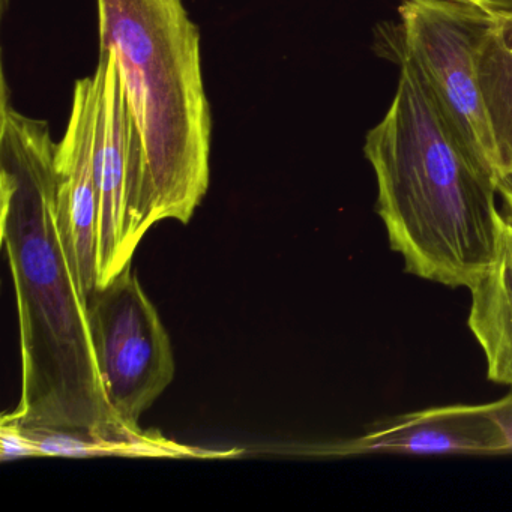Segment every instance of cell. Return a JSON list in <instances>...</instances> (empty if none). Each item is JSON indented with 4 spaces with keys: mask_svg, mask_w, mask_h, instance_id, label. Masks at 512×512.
I'll use <instances>...</instances> for the list:
<instances>
[{
    "mask_svg": "<svg viewBox=\"0 0 512 512\" xmlns=\"http://www.w3.org/2000/svg\"><path fill=\"white\" fill-rule=\"evenodd\" d=\"M505 454L487 406H445L406 413L317 454Z\"/></svg>",
    "mask_w": 512,
    "mask_h": 512,
    "instance_id": "obj_8",
    "label": "cell"
},
{
    "mask_svg": "<svg viewBox=\"0 0 512 512\" xmlns=\"http://www.w3.org/2000/svg\"><path fill=\"white\" fill-rule=\"evenodd\" d=\"M94 169L98 217L100 287L121 274L145 238L146 164L133 113L125 98L115 53L100 47ZM98 287V289H100Z\"/></svg>",
    "mask_w": 512,
    "mask_h": 512,
    "instance_id": "obj_6",
    "label": "cell"
},
{
    "mask_svg": "<svg viewBox=\"0 0 512 512\" xmlns=\"http://www.w3.org/2000/svg\"><path fill=\"white\" fill-rule=\"evenodd\" d=\"M476 68L496 142L500 179L512 172V17L487 16Z\"/></svg>",
    "mask_w": 512,
    "mask_h": 512,
    "instance_id": "obj_10",
    "label": "cell"
},
{
    "mask_svg": "<svg viewBox=\"0 0 512 512\" xmlns=\"http://www.w3.org/2000/svg\"><path fill=\"white\" fill-rule=\"evenodd\" d=\"M97 83L94 76L76 83L70 121L56 148V217L65 251L88 304L100 287L98 202L94 169Z\"/></svg>",
    "mask_w": 512,
    "mask_h": 512,
    "instance_id": "obj_7",
    "label": "cell"
},
{
    "mask_svg": "<svg viewBox=\"0 0 512 512\" xmlns=\"http://www.w3.org/2000/svg\"><path fill=\"white\" fill-rule=\"evenodd\" d=\"M56 148L49 124L2 103V242L19 311L22 394L4 424L73 434L100 454H172L133 433L110 407L95 361L88 304L56 217Z\"/></svg>",
    "mask_w": 512,
    "mask_h": 512,
    "instance_id": "obj_1",
    "label": "cell"
},
{
    "mask_svg": "<svg viewBox=\"0 0 512 512\" xmlns=\"http://www.w3.org/2000/svg\"><path fill=\"white\" fill-rule=\"evenodd\" d=\"M397 52L394 100L365 137L377 212L406 272L470 289L496 254L497 179L461 139L412 59Z\"/></svg>",
    "mask_w": 512,
    "mask_h": 512,
    "instance_id": "obj_2",
    "label": "cell"
},
{
    "mask_svg": "<svg viewBox=\"0 0 512 512\" xmlns=\"http://www.w3.org/2000/svg\"><path fill=\"white\" fill-rule=\"evenodd\" d=\"M95 361L121 424L143 433L139 419L169 388L175 358L157 308L130 265L88 299Z\"/></svg>",
    "mask_w": 512,
    "mask_h": 512,
    "instance_id": "obj_4",
    "label": "cell"
},
{
    "mask_svg": "<svg viewBox=\"0 0 512 512\" xmlns=\"http://www.w3.org/2000/svg\"><path fill=\"white\" fill-rule=\"evenodd\" d=\"M485 406H487L488 416L502 437L505 454L512 452V392L502 400L485 404Z\"/></svg>",
    "mask_w": 512,
    "mask_h": 512,
    "instance_id": "obj_11",
    "label": "cell"
},
{
    "mask_svg": "<svg viewBox=\"0 0 512 512\" xmlns=\"http://www.w3.org/2000/svg\"><path fill=\"white\" fill-rule=\"evenodd\" d=\"M488 14L455 0H404L400 52L421 71L451 124L499 181L496 142L476 68Z\"/></svg>",
    "mask_w": 512,
    "mask_h": 512,
    "instance_id": "obj_5",
    "label": "cell"
},
{
    "mask_svg": "<svg viewBox=\"0 0 512 512\" xmlns=\"http://www.w3.org/2000/svg\"><path fill=\"white\" fill-rule=\"evenodd\" d=\"M484 11L490 17H512V0H455Z\"/></svg>",
    "mask_w": 512,
    "mask_h": 512,
    "instance_id": "obj_12",
    "label": "cell"
},
{
    "mask_svg": "<svg viewBox=\"0 0 512 512\" xmlns=\"http://www.w3.org/2000/svg\"><path fill=\"white\" fill-rule=\"evenodd\" d=\"M100 47L118 62L146 164L145 229L187 224L209 187L211 109L200 32L182 0H97Z\"/></svg>",
    "mask_w": 512,
    "mask_h": 512,
    "instance_id": "obj_3",
    "label": "cell"
},
{
    "mask_svg": "<svg viewBox=\"0 0 512 512\" xmlns=\"http://www.w3.org/2000/svg\"><path fill=\"white\" fill-rule=\"evenodd\" d=\"M497 193L502 200V215L508 223L512 224V172L497 181Z\"/></svg>",
    "mask_w": 512,
    "mask_h": 512,
    "instance_id": "obj_13",
    "label": "cell"
},
{
    "mask_svg": "<svg viewBox=\"0 0 512 512\" xmlns=\"http://www.w3.org/2000/svg\"><path fill=\"white\" fill-rule=\"evenodd\" d=\"M469 290L467 323L484 350L488 379L512 386V224L503 215L493 262Z\"/></svg>",
    "mask_w": 512,
    "mask_h": 512,
    "instance_id": "obj_9",
    "label": "cell"
}]
</instances>
